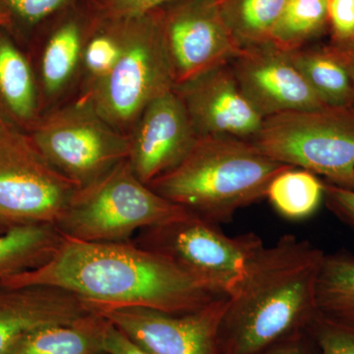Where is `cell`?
<instances>
[{
    "mask_svg": "<svg viewBox=\"0 0 354 354\" xmlns=\"http://www.w3.org/2000/svg\"><path fill=\"white\" fill-rule=\"evenodd\" d=\"M1 285L43 286L73 293L97 311L145 307L181 314L218 297L165 256L127 242H88L64 236L50 260Z\"/></svg>",
    "mask_w": 354,
    "mask_h": 354,
    "instance_id": "1",
    "label": "cell"
},
{
    "mask_svg": "<svg viewBox=\"0 0 354 354\" xmlns=\"http://www.w3.org/2000/svg\"><path fill=\"white\" fill-rule=\"evenodd\" d=\"M325 252L293 234L263 244L247 262L218 327L221 354H261L318 316L316 288Z\"/></svg>",
    "mask_w": 354,
    "mask_h": 354,
    "instance_id": "2",
    "label": "cell"
},
{
    "mask_svg": "<svg viewBox=\"0 0 354 354\" xmlns=\"http://www.w3.org/2000/svg\"><path fill=\"white\" fill-rule=\"evenodd\" d=\"M290 167L267 157L248 140L204 136L180 164L149 186L174 204L221 225L265 198L272 179Z\"/></svg>",
    "mask_w": 354,
    "mask_h": 354,
    "instance_id": "3",
    "label": "cell"
},
{
    "mask_svg": "<svg viewBox=\"0 0 354 354\" xmlns=\"http://www.w3.org/2000/svg\"><path fill=\"white\" fill-rule=\"evenodd\" d=\"M187 213L142 183L125 160L97 183L79 189L55 225L69 239L127 242L145 228Z\"/></svg>",
    "mask_w": 354,
    "mask_h": 354,
    "instance_id": "4",
    "label": "cell"
},
{
    "mask_svg": "<svg viewBox=\"0 0 354 354\" xmlns=\"http://www.w3.org/2000/svg\"><path fill=\"white\" fill-rule=\"evenodd\" d=\"M122 23L118 62L83 97L102 120L121 132L133 127L151 102L176 86L157 9L124 18Z\"/></svg>",
    "mask_w": 354,
    "mask_h": 354,
    "instance_id": "5",
    "label": "cell"
},
{
    "mask_svg": "<svg viewBox=\"0 0 354 354\" xmlns=\"http://www.w3.org/2000/svg\"><path fill=\"white\" fill-rule=\"evenodd\" d=\"M249 141L272 160L354 190V106L268 116Z\"/></svg>",
    "mask_w": 354,
    "mask_h": 354,
    "instance_id": "6",
    "label": "cell"
},
{
    "mask_svg": "<svg viewBox=\"0 0 354 354\" xmlns=\"http://www.w3.org/2000/svg\"><path fill=\"white\" fill-rule=\"evenodd\" d=\"M134 243L165 256L209 292L228 297L243 278L247 262L264 242L254 232L230 236L220 225L188 212L141 230Z\"/></svg>",
    "mask_w": 354,
    "mask_h": 354,
    "instance_id": "7",
    "label": "cell"
},
{
    "mask_svg": "<svg viewBox=\"0 0 354 354\" xmlns=\"http://www.w3.org/2000/svg\"><path fill=\"white\" fill-rule=\"evenodd\" d=\"M30 139L79 189L101 180L129 156V134L111 127L83 97L48 114Z\"/></svg>",
    "mask_w": 354,
    "mask_h": 354,
    "instance_id": "8",
    "label": "cell"
},
{
    "mask_svg": "<svg viewBox=\"0 0 354 354\" xmlns=\"http://www.w3.org/2000/svg\"><path fill=\"white\" fill-rule=\"evenodd\" d=\"M78 191L31 139L8 129L0 134V225H55Z\"/></svg>",
    "mask_w": 354,
    "mask_h": 354,
    "instance_id": "9",
    "label": "cell"
},
{
    "mask_svg": "<svg viewBox=\"0 0 354 354\" xmlns=\"http://www.w3.org/2000/svg\"><path fill=\"white\" fill-rule=\"evenodd\" d=\"M157 11L176 86L230 64L242 50L223 19L220 0H171Z\"/></svg>",
    "mask_w": 354,
    "mask_h": 354,
    "instance_id": "10",
    "label": "cell"
},
{
    "mask_svg": "<svg viewBox=\"0 0 354 354\" xmlns=\"http://www.w3.org/2000/svg\"><path fill=\"white\" fill-rule=\"evenodd\" d=\"M227 297L201 308L174 314L145 307L102 312V315L150 354H221L218 327Z\"/></svg>",
    "mask_w": 354,
    "mask_h": 354,
    "instance_id": "11",
    "label": "cell"
},
{
    "mask_svg": "<svg viewBox=\"0 0 354 354\" xmlns=\"http://www.w3.org/2000/svg\"><path fill=\"white\" fill-rule=\"evenodd\" d=\"M230 65L242 92L264 118L327 106L288 53L272 44L242 48Z\"/></svg>",
    "mask_w": 354,
    "mask_h": 354,
    "instance_id": "12",
    "label": "cell"
},
{
    "mask_svg": "<svg viewBox=\"0 0 354 354\" xmlns=\"http://www.w3.org/2000/svg\"><path fill=\"white\" fill-rule=\"evenodd\" d=\"M129 137L128 162L148 185L180 164L199 138L174 88L144 109Z\"/></svg>",
    "mask_w": 354,
    "mask_h": 354,
    "instance_id": "13",
    "label": "cell"
},
{
    "mask_svg": "<svg viewBox=\"0 0 354 354\" xmlns=\"http://www.w3.org/2000/svg\"><path fill=\"white\" fill-rule=\"evenodd\" d=\"M198 137L251 140L264 118L243 94L230 64L176 86Z\"/></svg>",
    "mask_w": 354,
    "mask_h": 354,
    "instance_id": "14",
    "label": "cell"
},
{
    "mask_svg": "<svg viewBox=\"0 0 354 354\" xmlns=\"http://www.w3.org/2000/svg\"><path fill=\"white\" fill-rule=\"evenodd\" d=\"M99 312L73 293L51 286L0 283V354L25 335L48 326L69 324Z\"/></svg>",
    "mask_w": 354,
    "mask_h": 354,
    "instance_id": "15",
    "label": "cell"
},
{
    "mask_svg": "<svg viewBox=\"0 0 354 354\" xmlns=\"http://www.w3.org/2000/svg\"><path fill=\"white\" fill-rule=\"evenodd\" d=\"M51 22L41 59V79L46 92L55 95L68 83L82 57L91 22L85 0L60 13Z\"/></svg>",
    "mask_w": 354,
    "mask_h": 354,
    "instance_id": "16",
    "label": "cell"
},
{
    "mask_svg": "<svg viewBox=\"0 0 354 354\" xmlns=\"http://www.w3.org/2000/svg\"><path fill=\"white\" fill-rule=\"evenodd\" d=\"M108 323L95 312L72 323L41 328L16 342L8 354H102Z\"/></svg>",
    "mask_w": 354,
    "mask_h": 354,
    "instance_id": "17",
    "label": "cell"
},
{
    "mask_svg": "<svg viewBox=\"0 0 354 354\" xmlns=\"http://www.w3.org/2000/svg\"><path fill=\"white\" fill-rule=\"evenodd\" d=\"M64 241L53 223H30L0 232V283L39 268L50 259Z\"/></svg>",
    "mask_w": 354,
    "mask_h": 354,
    "instance_id": "18",
    "label": "cell"
},
{
    "mask_svg": "<svg viewBox=\"0 0 354 354\" xmlns=\"http://www.w3.org/2000/svg\"><path fill=\"white\" fill-rule=\"evenodd\" d=\"M286 53L326 106H354V85L348 69L325 46H305Z\"/></svg>",
    "mask_w": 354,
    "mask_h": 354,
    "instance_id": "19",
    "label": "cell"
},
{
    "mask_svg": "<svg viewBox=\"0 0 354 354\" xmlns=\"http://www.w3.org/2000/svg\"><path fill=\"white\" fill-rule=\"evenodd\" d=\"M320 315L354 325V255L337 251L324 256L316 288Z\"/></svg>",
    "mask_w": 354,
    "mask_h": 354,
    "instance_id": "20",
    "label": "cell"
},
{
    "mask_svg": "<svg viewBox=\"0 0 354 354\" xmlns=\"http://www.w3.org/2000/svg\"><path fill=\"white\" fill-rule=\"evenodd\" d=\"M286 0H220L223 19L241 48L271 44Z\"/></svg>",
    "mask_w": 354,
    "mask_h": 354,
    "instance_id": "21",
    "label": "cell"
},
{
    "mask_svg": "<svg viewBox=\"0 0 354 354\" xmlns=\"http://www.w3.org/2000/svg\"><path fill=\"white\" fill-rule=\"evenodd\" d=\"M266 197L283 218L301 221L315 214L324 199V181L306 169L290 167L270 183Z\"/></svg>",
    "mask_w": 354,
    "mask_h": 354,
    "instance_id": "22",
    "label": "cell"
},
{
    "mask_svg": "<svg viewBox=\"0 0 354 354\" xmlns=\"http://www.w3.org/2000/svg\"><path fill=\"white\" fill-rule=\"evenodd\" d=\"M0 97L18 120L34 118L37 97L31 67L6 35H0Z\"/></svg>",
    "mask_w": 354,
    "mask_h": 354,
    "instance_id": "23",
    "label": "cell"
},
{
    "mask_svg": "<svg viewBox=\"0 0 354 354\" xmlns=\"http://www.w3.org/2000/svg\"><path fill=\"white\" fill-rule=\"evenodd\" d=\"M328 7L329 0H286L271 44L286 53L305 48L329 29Z\"/></svg>",
    "mask_w": 354,
    "mask_h": 354,
    "instance_id": "24",
    "label": "cell"
},
{
    "mask_svg": "<svg viewBox=\"0 0 354 354\" xmlns=\"http://www.w3.org/2000/svg\"><path fill=\"white\" fill-rule=\"evenodd\" d=\"M122 19H91L82 57L92 86L108 75L118 62L122 48Z\"/></svg>",
    "mask_w": 354,
    "mask_h": 354,
    "instance_id": "25",
    "label": "cell"
},
{
    "mask_svg": "<svg viewBox=\"0 0 354 354\" xmlns=\"http://www.w3.org/2000/svg\"><path fill=\"white\" fill-rule=\"evenodd\" d=\"M81 0H0V6L9 14L11 27L15 24L36 28L50 22Z\"/></svg>",
    "mask_w": 354,
    "mask_h": 354,
    "instance_id": "26",
    "label": "cell"
},
{
    "mask_svg": "<svg viewBox=\"0 0 354 354\" xmlns=\"http://www.w3.org/2000/svg\"><path fill=\"white\" fill-rule=\"evenodd\" d=\"M319 354H354V325L316 317L308 330Z\"/></svg>",
    "mask_w": 354,
    "mask_h": 354,
    "instance_id": "27",
    "label": "cell"
},
{
    "mask_svg": "<svg viewBox=\"0 0 354 354\" xmlns=\"http://www.w3.org/2000/svg\"><path fill=\"white\" fill-rule=\"evenodd\" d=\"M171 0H85L93 20L124 19L155 10Z\"/></svg>",
    "mask_w": 354,
    "mask_h": 354,
    "instance_id": "28",
    "label": "cell"
},
{
    "mask_svg": "<svg viewBox=\"0 0 354 354\" xmlns=\"http://www.w3.org/2000/svg\"><path fill=\"white\" fill-rule=\"evenodd\" d=\"M328 18L330 41H354V0H329Z\"/></svg>",
    "mask_w": 354,
    "mask_h": 354,
    "instance_id": "29",
    "label": "cell"
},
{
    "mask_svg": "<svg viewBox=\"0 0 354 354\" xmlns=\"http://www.w3.org/2000/svg\"><path fill=\"white\" fill-rule=\"evenodd\" d=\"M324 199L332 213L354 230V190L324 181Z\"/></svg>",
    "mask_w": 354,
    "mask_h": 354,
    "instance_id": "30",
    "label": "cell"
},
{
    "mask_svg": "<svg viewBox=\"0 0 354 354\" xmlns=\"http://www.w3.org/2000/svg\"><path fill=\"white\" fill-rule=\"evenodd\" d=\"M104 351L106 354H150L137 346L109 321L104 332Z\"/></svg>",
    "mask_w": 354,
    "mask_h": 354,
    "instance_id": "31",
    "label": "cell"
},
{
    "mask_svg": "<svg viewBox=\"0 0 354 354\" xmlns=\"http://www.w3.org/2000/svg\"><path fill=\"white\" fill-rule=\"evenodd\" d=\"M315 348V342L309 332H304L274 344L261 354H314Z\"/></svg>",
    "mask_w": 354,
    "mask_h": 354,
    "instance_id": "32",
    "label": "cell"
},
{
    "mask_svg": "<svg viewBox=\"0 0 354 354\" xmlns=\"http://www.w3.org/2000/svg\"><path fill=\"white\" fill-rule=\"evenodd\" d=\"M326 48L334 55L348 69L354 85V41L349 43H334L325 44Z\"/></svg>",
    "mask_w": 354,
    "mask_h": 354,
    "instance_id": "33",
    "label": "cell"
},
{
    "mask_svg": "<svg viewBox=\"0 0 354 354\" xmlns=\"http://www.w3.org/2000/svg\"><path fill=\"white\" fill-rule=\"evenodd\" d=\"M11 28V18L9 14L0 6V29Z\"/></svg>",
    "mask_w": 354,
    "mask_h": 354,
    "instance_id": "34",
    "label": "cell"
},
{
    "mask_svg": "<svg viewBox=\"0 0 354 354\" xmlns=\"http://www.w3.org/2000/svg\"><path fill=\"white\" fill-rule=\"evenodd\" d=\"M7 129H8V128L6 127V124H4L3 121H2L1 118H0V134H2V133L6 132Z\"/></svg>",
    "mask_w": 354,
    "mask_h": 354,
    "instance_id": "35",
    "label": "cell"
},
{
    "mask_svg": "<svg viewBox=\"0 0 354 354\" xmlns=\"http://www.w3.org/2000/svg\"><path fill=\"white\" fill-rule=\"evenodd\" d=\"M102 354H104V353H102Z\"/></svg>",
    "mask_w": 354,
    "mask_h": 354,
    "instance_id": "36",
    "label": "cell"
}]
</instances>
